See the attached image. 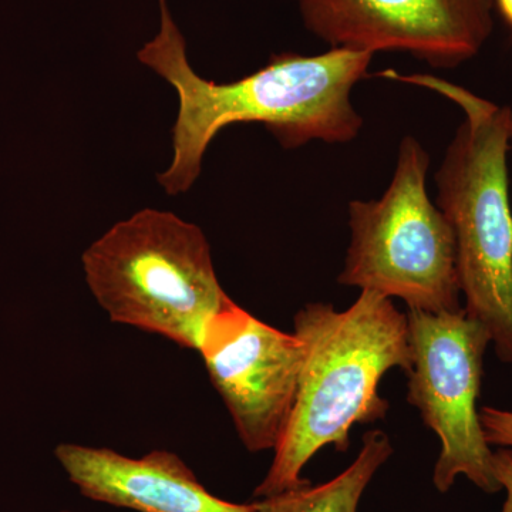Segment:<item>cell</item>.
I'll use <instances>...</instances> for the list:
<instances>
[{"label":"cell","instance_id":"6da1fadb","mask_svg":"<svg viewBox=\"0 0 512 512\" xmlns=\"http://www.w3.org/2000/svg\"><path fill=\"white\" fill-rule=\"evenodd\" d=\"M158 2L160 30L138 50L137 59L178 94L173 161L158 175L168 194L190 190L211 141L232 124H264L285 148L312 140L348 143L359 134L363 119L353 109L350 93L366 76L373 59L370 53L349 49L315 56L282 53L237 82H210L192 69L183 33L167 2Z\"/></svg>","mask_w":512,"mask_h":512},{"label":"cell","instance_id":"7a4b0ae2","mask_svg":"<svg viewBox=\"0 0 512 512\" xmlns=\"http://www.w3.org/2000/svg\"><path fill=\"white\" fill-rule=\"evenodd\" d=\"M305 343L301 382L291 419L255 497L284 493L309 480L302 470L326 446L349 447L356 424L383 420L389 403L379 394L382 377L412 366L406 313L392 299L362 291L346 311L309 303L293 319Z\"/></svg>","mask_w":512,"mask_h":512},{"label":"cell","instance_id":"3957f363","mask_svg":"<svg viewBox=\"0 0 512 512\" xmlns=\"http://www.w3.org/2000/svg\"><path fill=\"white\" fill-rule=\"evenodd\" d=\"M386 79L416 84L453 100L464 121L436 174L437 207L456 238L464 312L491 336L501 362L512 366V211L508 188L511 109L429 74Z\"/></svg>","mask_w":512,"mask_h":512},{"label":"cell","instance_id":"277c9868","mask_svg":"<svg viewBox=\"0 0 512 512\" xmlns=\"http://www.w3.org/2000/svg\"><path fill=\"white\" fill-rule=\"evenodd\" d=\"M94 299L111 322L197 350L205 326L232 302L197 225L143 210L117 222L82 258Z\"/></svg>","mask_w":512,"mask_h":512},{"label":"cell","instance_id":"5b68a950","mask_svg":"<svg viewBox=\"0 0 512 512\" xmlns=\"http://www.w3.org/2000/svg\"><path fill=\"white\" fill-rule=\"evenodd\" d=\"M430 158L419 141L404 137L392 184L376 201L349 204L352 232L339 284L430 313L463 311L453 228L430 201Z\"/></svg>","mask_w":512,"mask_h":512},{"label":"cell","instance_id":"8992f818","mask_svg":"<svg viewBox=\"0 0 512 512\" xmlns=\"http://www.w3.org/2000/svg\"><path fill=\"white\" fill-rule=\"evenodd\" d=\"M412 366L407 402L439 436L441 453L433 483L447 493L458 476L487 494L501 485L494 476L493 451L484 437L477 400L483 380L488 330L466 312L430 313L407 309Z\"/></svg>","mask_w":512,"mask_h":512},{"label":"cell","instance_id":"52a82bcc","mask_svg":"<svg viewBox=\"0 0 512 512\" xmlns=\"http://www.w3.org/2000/svg\"><path fill=\"white\" fill-rule=\"evenodd\" d=\"M215 390L251 453L275 450L298 394L305 343L256 319L232 301L205 326L198 343Z\"/></svg>","mask_w":512,"mask_h":512},{"label":"cell","instance_id":"ba28073f","mask_svg":"<svg viewBox=\"0 0 512 512\" xmlns=\"http://www.w3.org/2000/svg\"><path fill=\"white\" fill-rule=\"evenodd\" d=\"M306 29L332 49L406 52L453 69L481 52L494 0H298Z\"/></svg>","mask_w":512,"mask_h":512},{"label":"cell","instance_id":"9c48e42d","mask_svg":"<svg viewBox=\"0 0 512 512\" xmlns=\"http://www.w3.org/2000/svg\"><path fill=\"white\" fill-rule=\"evenodd\" d=\"M55 456L80 493L97 503L137 512H256L254 503L212 495L171 451L131 458L111 448L63 443Z\"/></svg>","mask_w":512,"mask_h":512},{"label":"cell","instance_id":"30bf717a","mask_svg":"<svg viewBox=\"0 0 512 512\" xmlns=\"http://www.w3.org/2000/svg\"><path fill=\"white\" fill-rule=\"evenodd\" d=\"M393 454L389 436L370 430L363 436L356 460L328 483L312 487L311 481L255 501L256 512H357L367 485Z\"/></svg>","mask_w":512,"mask_h":512},{"label":"cell","instance_id":"8fae6325","mask_svg":"<svg viewBox=\"0 0 512 512\" xmlns=\"http://www.w3.org/2000/svg\"><path fill=\"white\" fill-rule=\"evenodd\" d=\"M480 420L490 446L512 448V412L485 406L480 410Z\"/></svg>","mask_w":512,"mask_h":512},{"label":"cell","instance_id":"7c38bea8","mask_svg":"<svg viewBox=\"0 0 512 512\" xmlns=\"http://www.w3.org/2000/svg\"><path fill=\"white\" fill-rule=\"evenodd\" d=\"M494 476L505 490L507 498L501 512H512V448H500L493 453Z\"/></svg>","mask_w":512,"mask_h":512},{"label":"cell","instance_id":"4fadbf2b","mask_svg":"<svg viewBox=\"0 0 512 512\" xmlns=\"http://www.w3.org/2000/svg\"><path fill=\"white\" fill-rule=\"evenodd\" d=\"M494 5L497 6L498 12L512 29V0H494Z\"/></svg>","mask_w":512,"mask_h":512},{"label":"cell","instance_id":"5bb4252c","mask_svg":"<svg viewBox=\"0 0 512 512\" xmlns=\"http://www.w3.org/2000/svg\"><path fill=\"white\" fill-rule=\"evenodd\" d=\"M508 138H510V150L512 151V110L510 114V123H508Z\"/></svg>","mask_w":512,"mask_h":512},{"label":"cell","instance_id":"9a60e30c","mask_svg":"<svg viewBox=\"0 0 512 512\" xmlns=\"http://www.w3.org/2000/svg\"><path fill=\"white\" fill-rule=\"evenodd\" d=\"M62 512H72V511H62Z\"/></svg>","mask_w":512,"mask_h":512}]
</instances>
